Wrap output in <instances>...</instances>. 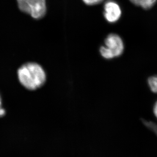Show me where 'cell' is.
I'll return each mask as SVG.
<instances>
[{"label":"cell","mask_w":157,"mask_h":157,"mask_svg":"<svg viewBox=\"0 0 157 157\" xmlns=\"http://www.w3.org/2000/svg\"><path fill=\"white\" fill-rule=\"evenodd\" d=\"M21 84L29 90H35L41 87L47 80L44 68L36 62H27L21 65L17 72Z\"/></svg>","instance_id":"6da1fadb"},{"label":"cell","mask_w":157,"mask_h":157,"mask_svg":"<svg viewBox=\"0 0 157 157\" xmlns=\"http://www.w3.org/2000/svg\"><path fill=\"white\" fill-rule=\"evenodd\" d=\"M124 50L122 39L117 34L111 33L105 39L104 45L100 47V53L104 58L109 60L121 56Z\"/></svg>","instance_id":"7a4b0ae2"},{"label":"cell","mask_w":157,"mask_h":157,"mask_svg":"<svg viewBox=\"0 0 157 157\" xmlns=\"http://www.w3.org/2000/svg\"><path fill=\"white\" fill-rule=\"evenodd\" d=\"M18 9L35 20L43 18L47 13L46 0H17Z\"/></svg>","instance_id":"3957f363"},{"label":"cell","mask_w":157,"mask_h":157,"mask_svg":"<svg viewBox=\"0 0 157 157\" xmlns=\"http://www.w3.org/2000/svg\"><path fill=\"white\" fill-rule=\"evenodd\" d=\"M103 14L105 20L109 23H115L120 19L122 10L118 3L114 0H108L104 5Z\"/></svg>","instance_id":"277c9868"},{"label":"cell","mask_w":157,"mask_h":157,"mask_svg":"<svg viewBox=\"0 0 157 157\" xmlns=\"http://www.w3.org/2000/svg\"><path fill=\"white\" fill-rule=\"evenodd\" d=\"M129 1L135 6L145 10H148L156 5L157 0H129Z\"/></svg>","instance_id":"5b68a950"},{"label":"cell","mask_w":157,"mask_h":157,"mask_svg":"<svg viewBox=\"0 0 157 157\" xmlns=\"http://www.w3.org/2000/svg\"><path fill=\"white\" fill-rule=\"evenodd\" d=\"M148 85L151 91L157 94V76H151L149 78Z\"/></svg>","instance_id":"8992f818"},{"label":"cell","mask_w":157,"mask_h":157,"mask_svg":"<svg viewBox=\"0 0 157 157\" xmlns=\"http://www.w3.org/2000/svg\"><path fill=\"white\" fill-rule=\"evenodd\" d=\"M85 4L88 6H95L100 4L104 1V0H82Z\"/></svg>","instance_id":"52a82bcc"},{"label":"cell","mask_w":157,"mask_h":157,"mask_svg":"<svg viewBox=\"0 0 157 157\" xmlns=\"http://www.w3.org/2000/svg\"><path fill=\"white\" fill-rule=\"evenodd\" d=\"M144 124L145 125L148 127V128L151 129L153 132H154L155 134L157 135V124H155L154 122H148L145 121H143Z\"/></svg>","instance_id":"ba28073f"},{"label":"cell","mask_w":157,"mask_h":157,"mask_svg":"<svg viewBox=\"0 0 157 157\" xmlns=\"http://www.w3.org/2000/svg\"><path fill=\"white\" fill-rule=\"evenodd\" d=\"M6 114V110L2 107V98L0 95V117H4Z\"/></svg>","instance_id":"9c48e42d"},{"label":"cell","mask_w":157,"mask_h":157,"mask_svg":"<svg viewBox=\"0 0 157 157\" xmlns=\"http://www.w3.org/2000/svg\"><path fill=\"white\" fill-rule=\"evenodd\" d=\"M153 112H154V113L155 116L157 118V101L155 103L154 106Z\"/></svg>","instance_id":"30bf717a"}]
</instances>
